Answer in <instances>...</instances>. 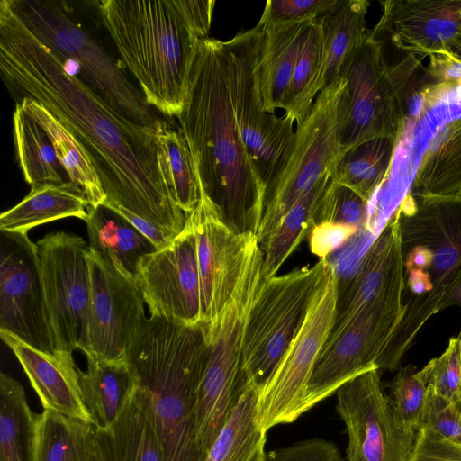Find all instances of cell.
<instances>
[{"label":"cell","instance_id":"obj_1","mask_svg":"<svg viewBox=\"0 0 461 461\" xmlns=\"http://www.w3.org/2000/svg\"><path fill=\"white\" fill-rule=\"evenodd\" d=\"M0 71L17 101L32 98L84 145L107 203L120 205L177 236L186 216L176 203L158 164L157 130L113 110L41 42L8 0L0 1Z\"/></svg>","mask_w":461,"mask_h":461},{"label":"cell","instance_id":"obj_2","mask_svg":"<svg viewBox=\"0 0 461 461\" xmlns=\"http://www.w3.org/2000/svg\"><path fill=\"white\" fill-rule=\"evenodd\" d=\"M191 150L201 196L235 234H255L265 188L247 152L234 109L228 41L199 43L187 97L176 117Z\"/></svg>","mask_w":461,"mask_h":461},{"label":"cell","instance_id":"obj_3","mask_svg":"<svg viewBox=\"0 0 461 461\" xmlns=\"http://www.w3.org/2000/svg\"><path fill=\"white\" fill-rule=\"evenodd\" d=\"M95 4L123 64L149 105L167 116L183 111L200 41L214 0H101Z\"/></svg>","mask_w":461,"mask_h":461},{"label":"cell","instance_id":"obj_4","mask_svg":"<svg viewBox=\"0 0 461 461\" xmlns=\"http://www.w3.org/2000/svg\"><path fill=\"white\" fill-rule=\"evenodd\" d=\"M208 345L202 324L146 318L126 356L134 398L153 428L165 461H203L195 407Z\"/></svg>","mask_w":461,"mask_h":461},{"label":"cell","instance_id":"obj_5","mask_svg":"<svg viewBox=\"0 0 461 461\" xmlns=\"http://www.w3.org/2000/svg\"><path fill=\"white\" fill-rule=\"evenodd\" d=\"M401 238L420 242L432 254L422 274H404L403 317L378 366L394 369L425 322L441 311L446 291L461 268V199L408 194L396 209Z\"/></svg>","mask_w":461,"mask_h":461},{"label":"cell","instance_id":"obj_6","mask_svg":"<svg viewBox=\"0 0 461 461\" xmlns=\"http://www.w3.org/2000/svg\"><path fill=\"white\" fill-rule=\"evenodd\" d=\"M420 68L421 59L414 55L389 65L383 43L368 32L346 58L339 75L346 81L339 123L343 154L374 138L399 141L405 127L406 98Z\"/></svg>","mask_w":461,"mask_h":461},{"label":"cell","instance_id":"obj_7","mask_svg":"<svg viewBox=\"0 0 461 461\" xmlns=\"http://www.w3.org/2000/svg\"><path fill=\"white\" fill-rule=\"evenodd\" d=\"M23 23L64 62L73 61L79 78L113 110L136 124L158 130L163 121L122 67L59 3L8 0Z\"/></svg>","mask_w":461,"mask_h":461},{"label":"cell","instance_id":"obj_8","mask_svg":"<svg viewBox=\"0 0 461 461\" xmlns=\"http://www.w3.org/2000/svg\"><path fill=\"white\" fill-rule=\"evenodd\" d=\"M330 264L321 258L312 267L262 281L244 331L241 385L259 390L271 375L300 330Z\"/></svg>","mask_w":461,"mask_h":461},{"label":"cell","instance_id":"obj_9","mask_svg":"<svg viewBox=\"0 0 461 461\" xmlns=\"http://www.w3.org/2000/svg\"><path fill=\"white\" fill-rule=\"evenodd\" d=\"M346 81L339 77L316 96L295 130L291 158L277 180L267 190L257 232L259 244L292 206L321 179L331 176L343 155L339 140V108Z\"/></svg>","mask_w":461,"mask_h":461},{"label":"cell","instance_id":"obj_10","mask_svg":"<svg viewBox=\"0 0 461 461\" xmlns=\"http://www.w3.org/2000/svg\"><path fill=\"white\" fill-rule=\"evenodd\" d=\"M339 277L331 263L313 294L304 321L275 370L258 390L260 428L294 422L308 411L307 386L314 366L334 325Z\"/></svg>","mask_w":461,"mask_h":461},{"label":"cell","instance_id":"obj_11","mask_svg":"<svg viewBox=\"0 0 461 461\" xmlns=\"http://www.w3.org/2000/svg\"><path fill=\"white\" fill-rule=\"evenodd\" d=\"M262 29L240 32L228 41L236 119L251 164L267 190L287 166L295 145L294 122L262 110L256 64Z\"/></svg>","mask_w":461,"mask_h":461},{"label":"cell","instance_id":"obj_12","mask_svg":"<svg viewBox=\"0 0 461 461\" xmlns=\"http://www.w3.org/2000/svg\"><path fill=\"white\" fill-rule=\"evenodd\" d=\"M403 292L404 280L330 332L307 386L308 411L351 379L378 368L377 363L403 317Z\"/></svg>","mask_w":461,"mask_h":461},{"label":"cell","instance_id":"obj_13","mask_svg":"<svg viewBox=\"0 0 461 461\" xmlns=\"http://www.w3.org/2000/svg\"><path fill=\"white\" fill-rule=\"evenodd\" d=\"M46 314L55 351H84L90 305L85 240L56 231L36 243Z\"/></svg>","mask_w":461,"mask_h":461},{"label":"cell","instance_id":"obj_14","mask_svg":"<svg viewBox=\"0 0 461 461\" xmlns=\"http://www.w3.org/2000/svg\"><path fill=\"white\" fill-rule=\"evenodd\" d=\"M378 370L356 376L336 392V410L348 434L347 461L411 459L418 431L400 420Z\"/></svg>","mask_w":461,"mask_h":461},{"label":"cell","instance_id":"obj_15","mask_svg":"<svg viewBox=\"0 0 461 461\" xmlns=\"http://www.w3.org/2000/svg\"><path fill=\"white\" fill-rule=\"evenodd\" d=\"M90 276L86 357L125 361L146 317L144 298L137 283L116 270L89 245Z\"/></svg>","mask_w":461,"mask_h":461},{"label":"cell","instance_id":"obj_16","mask_svg":"<svg viewBox=\"0 0 461 461\" xmlns=\"http://www.w3.org/2000/svg\"><path fill=\"white\" fill-rule=\"evenodd\" d=\"M136 283L150 316L186 326L202 324L196 236L188 217L167 248L140 259Z\"/></svg>","mask_w":461,"mask_h":461},{"label":"cell","instance_id":"obj_17","mask_svg":"<svg viewBox=\"0 0 461 461\" xmlns=\"http://www.w3.org/2000/svg\"><path fill=\"white\" fill-rule=\"evenodd\" d=\"M0 331L54 352L36 243L28 234L1 231Z\"/></svg>","mask_w":461,"mask_h":461},{"label":"cell","instance_id":"obj_18","mask_svg":"<svg viewBox=\"0 0 461 461\" xmlns=\"http://www.w3.org/2000/svg\"><path fill=\"white\" fill-rule=\"evenodd\" d=\"M196 236L201 283L202 325L210 326L232 294L255 234L237 235L204 197L187 216ZM186 217V218H187Z\"/></svg>","mask_w":461,"mask_h":461},{"label":"cell","instance_id":"obj_19","mask_svg":"<svg viewBox=\"0 0 461 461\" xmlns=\"http://www.w3.org/2000/svg\"><path fill=\"white\" fill-rule=\"evenodd\" d=\"M381 5V18L369 33L406 55L447 51L461 31V0H389Z\"/></svg>","mask_w":461,"mask_h":461},{"label":"cell","instance_id":"obj_20","mask_svg":"<svg viewBox=\"0 0 461 461\" xmlns=\"http://www.w3.org/2000/svg\"><path fill=\"white\" fill-rule=\"evenodd\" d=\"M404 280L399 215L395 212L365 253L357 272L339 287L335 331Z\"/></svg>","mask_w":461,"mask_h":461},{"label":"cell","instance_id":"obj_21","mask_svg":"<svg viewBox=\"0 0 461 461\" xmlns=\"http://www.w3.org/2000/svg\"><path fill=\"white\" fill-rule=\"evenodd\" d=\"M0 336L18 359L44 410L93 425L71 351L45 352L9 333L0 331Z\"/></svg>","mask_w":461,"mask_h":461},{"label":"cell","instance_id":"obj_22","mask_svg":"<svg viewBox=\"0 0 461 461\" xmlns=\"http://www.w3.org/2000/svg\"><path fill=\"white\" fill-rule=\"evenodd\" d=\"M313 21L258 25L262 40L256 75L263 111L284 109L303 34Z\"/></svg>","mask_w":461,"mask_h":461},{"label":"cell","instance_id":"obj_23","mask_svg":"<svg viewBox=\"0 0 461 461\" xmlns=\"http://www.w3.org/2000/svg\"><path fill=\"white\" fill-rule=\"evenodd\" d=\"M89 247L124 276L136 282L140 259L157 249L122 216L105 204L88 206Z\"/></svg>","mask_w":461,"mask_h":461},{"label":"cell","instance_id":"obj_24","mask_svg":"<svg viewBox=\"0 0 461 461\" xmlns=\"http://www.w3.org/2000/svg\"><path fill=\"white\" fill-rule=\"evenodd\" d=\"M30 193L0 216V230L27 234L41 224L67 217L83 221L88 203L83 192L71 182L31 185Z\"/></svg>","mask_w":461,"mask_h":461},{"label":"cell","instance_id":"obj_25","mask_svg":"<svg viewBox=\"0 0 461 461\" xmlns=\"http://www.w3.org/2000/svg\"><path fill=\"white\" fill-rule=\"evenodd\" d=\"M87 357V371L79 372L83 399L96 429L116 421L135 391L127 361H104Z\"/></svg>","mask_w":461,"mask_h":461},{"label":"cell","instance_id":"obj_26","mask_svg":"<svg viewBox=\"0 0 461 461\" xmlns=\"http://www.w3.org/2000/svg\"><path fill=\"white\" fill-rule=\"evenodd\" d=\"M412 186L417 196L455 197L461 188V117L437 129L429 141Z\"/></svg>","mask_w":461,"mask_h":461},{"label":"cell","instance_id":"obj_27","mask_svg":"<svg viewBox=\"0 0 461 461\" xmlns=\"http://www.w3.org/2000/svg\"><path fill=\"white\" fill-rule=\"evenodd\" d=\"M369 5L367 0H340L335 8L318 18L323 31V58L313 88L315 96L339 78L346 58L367 37Z\"/></svg>","mask_w":461,"mask_h":461},{"label":"cell","instance_id":"obj_28","mask_svg":"<svg viewBox=\"0 0 461 461\" xmlns=\"http://www.w3.org/2000/svg\"><path fill=\"white\" fill-rule=\"evenodd\" d=\"M47 132L56 155L70 182L84 194L88 204H104L106 194L93 161L84 145L48 109L37 101L23 97L17 102Z\"/></svg>","mask_w":461,"mask_h":461},{"label":"cell","instance_id":"obj_29","mask_svg":"<svg viewBox=\"0 0 461 461\" xmlns=\"http://www.w3.org/2000/svg\"><path fill=\"white\" fill-rule=\"evenodd\" d=\"M94 440L101 461H165L158 438L133 395L110 427H94Z\"/></svg>","mask_w":461,"mask_h":461},{"label":"cell","instance_id":"obj_30","mask_svg":"<svg viewBox=\"0 0 461 461\" xmlns=\"http://www.w3.org/2000/svg\"><path fill=\"white\" fill-rule=\"evenodd\" d=\"M258 389L242 384L237 404L204 461H264L266 431L257 417Z\"/></svg>","mask_w":461,"mask_h":461},{"label":"cell","instance_id":"obj_31","mask_svg":"<svg viewBox=\"0 0 461 461\" xmlns=\"http://www.w3.org/2000/svg\"><path fill=\"white\" fill-rule=\"evenodd\" d=\"M330 178L324 177L301 197L258 244L262 252L264 280L276 276L284 262L311 234L316 225L318 212Z\"/></svg>","mask_w":461,"mask_h":461},{"label":"cell","instance_id":"obj_32","mask_svg":"<svg viewBox=\"0 0 461 461\" xmlns=\"http://www.w3.org/2000/svg\"><path fill=\"white\" fill-rule=\"evenodd\" d=\"M94 426L44 410L34 414L32 461H86Z\"/></svg>","mask_w":461,"mask_h":461},{"label":"cell","instance_id":"obj_33","mask_svg":"<svg viewBox=\"0 0 461 461\" xmlns=\"http://www.w3.org/2000/svg\"><path fill=\"white\" fill-rule=\"evenodd\" d=\"M398 142L387 137L374 138L348 149L330 180L351 188L370 203L390 174Z\"/></svg>","mask_w":461,"mask_h":461},{"label":"cell","instance_id":"obj_34","mask_svg":"<svg viewBox=\"0 0 461 461\" xmlns=\"http://www.w3.org/2000/svg\"><path fill=\"white\" fill-rule=\"evenodd\" d=\"M17 158L31 185L70 182L44 129L16 103L13 114Z\"/></svg>","mask_w":461,"mask_h":461},{"label":"cell","instance_id":"obj_35","mask_svg":"<svg viewBox=\"0 0 461 461\" xmlns=\"http://www.w3.org/2000/svg\"><path fill=\"white\" fill-rule=\"evenodd\" d=\"M158 164L176 203L187 217L200 202L193 156L182 131L162 121L157 130Z\"/></svg>","mask_w":461,"mask_h":461},{"label":"cell","instance_id":"obj_36","mask_svg":"<svg viewBox=\"0 0 461 461\" xmlns=\"http://www.w3.org/2000/svg\"><path fill=\"white\" fill-rule=\"evenodd\" d=\"M34 414L22 384L0 375V461H32Z\"/></svg>","mask_w":461,"mask_h":461},{"label":"cell","instance_id":"obj_37","mask_svg":"<svg viewBox=\"0 0 461 461\" xmlns=\"http://www.w3.org/2000/svg\"><path fill=\"white\" fill-rule=\"evenodd\" d=\"M322 58L323 31L317 18L303 34L284 107L285 117L293 122L300 124L313 104V88L321 68Z\"/></svg>","mask_w":461,"mask_h":461},{"label":"cell","instance_id":"obj_38","mask_svg":"<svg viewBox=\"0 0 461 461\" xmlns=\"http://www.w3.org/2000/svg\"><path fill=\"white\" fill-rule=\"evenodd\" d=\"M369 203L351 188L330 181L322 198L317 224H331L351 228L357 232L369 221Z\"/></svg>","mask_w":461,"mask_h":461},{"label":"cell","instance_id":"obj_39","mask_svg":"<svg viewBox=\"0 0 461 461\" xmlns=\"http://www.w3.org/2000/svg\"><path fill=\"white\" fill-rule=\"evenodd\" d=\"M390 388V399L400 420L407 428L417 431L428 393V385L420 372L411 366L402 367Z\"/></svg>","mask_w":461,"mask_h":461},{"label":"cell","instance_id":"obj_40","mask_svg":"<svg viewBox=\"0 0 461 461\" xmlns=\"http://www.w3.org/2000/svg\"><path fill=\"white\" fill-rule=\"evenodd\" d=\"M420 372L428 387L455 402L461 391V338H450L446 350Z\"/></svg>","mask_w":461,"mask_h":461},{"label":"cell","instance_id":"obj_41","mask_svg":"<svg viewBox=\"0 0 461 461\" xmlns=\"http://www.w3.org/2000/svg\"><path fill=\"white\" fill-rule=\"evenodd\" d=\"M417 431L461 445V414L455 403L428 387Z\"/></svg>","mask_w":461,"mask_h":461},{"label":"cell","instance_id":"obj_42","mask_svg":"<svg viewBox=\"0 0 461 461\" xmlns=\"http://www.w3.org/2000/svg\"><path fill=\"white\" fill-rule=\"evenodd\" d=\"M340 0H269L258 25L315 20L335 8Z\"/></svg>","mask_w":461,"mask_h":461},{"label":"cell","instance_id":"obj_43","mask_svg":"<svg viewBox=\"0 0 461 461\" xmlns=\"http://www.w3.org/2000/svg\"><path fill=\"white\" fill-rule=\"evenodd\" d=\"M264 461H344L331 441L314 438L266 452Z\"/></svg>","mask_w":461,"mask_h":461},{"label":"cell","instance_id":"obj_44","mask_svg":"<svg viewBox=\"0 0 461 461\" xmlns=\"http://www.w3.org/2000/svg\"><path fill=\"white\" fill-rule=\"evenodd\" d=\"M410 461H461V445L418 431Z\"/></svg>","mask_w":461,"mask_h":461},{"label":"cell","instance_id":"obj_45","mask_svg":"<svg viewBox=\"0 0 461 461\" xmlns=\"http://www.w3.org/2000/svg\"><path fill=\"white\" fill-rule=\"evenodd\" d=\"M357 231L348 227L331 224H317L310 236V247L312 253L321 258L340 246Z\"/></svg>","mask_w":461,"mask_h":461},{"label":"cell","instance_id":"obj_46","mask_svg":"<svg viewBox=\"0 0 461 461\" xmlns=\"http://www.w3.org/2000/svg\"><path fill=\"white\" fill-rule=\"evenodd\" d=\"M104 204L115 211L130 222L140 233L147 238L157 250L167 248L176 237L160 227L131 212L125 208L105 202Z\"/></svg>","mask_w":461,"mask_h":461},{"label":"cell","instance_id":"obj_47","mask_svg":"<svg viewBox=\"0 0 461 461\" xmlns=\"http://www.w3.org/2000/svg\"><path fill=\"white\" fill-rule=\"evenodd\" d=\"M428 75L446 89L461 85V63L446 51L433 54Z\"/></svg>","mask_w":461,"mask_h":461},{"label":"cell","instance_id":"obj_48","mask_svg":"<svg viewBox=\"0 0 461 461\" xmlns=\"http://www.w3.org/2000/svg\"><path fill=\"white\" fill-rule=\"evenodd\" d=\"M449 306H458L461 308V268L456 274L446 291L441 303V311ZM458 337L461 338V331Z\"/></svg>","mask_w":461,"mask_h":461},{"label":"cell","instance_id":"obj_49","mask_svg":"<svg viewBox=\"0 0 461 461\" xmlns=\"http://www.w3.org/2000/svg\"><path fill=\"white\" fill-rule=\"evenodd\" d=\"M446 52L461 63V31L451 41Z\"/></svg>","mask_w":461,"mask_h":461},{"label":"cell","instance_id":"obj_50","mask_svg":"<svg viewBox=\"0 0 461 461\" xmlns=\"http://www.w3.org/2000/svg\"><path fill=\"white\" fill-rule=\"evenodd\" d=\"M86 461H101L98 452L96 450L95 445V440L93 443L91 452H90L89 456Z\"/></svg>","mask_w":461,"mask_h":461},{"label":"cell","instance_id":"obj_51","mask_svg":"<svg viewBox=\"0 0 461 461\" xmlns=\"http://www.w3.org/2000/svg\"><path fill=\"white\" fill-rule=\"evenodd\" d=\"M454 403L461 414V391H460L457 400Z\"/></svg>","mask_w":461,"mask_h":461},{"label":"cell","instance_id":"obj_52","mask_svg":"<svg viewBox=\"0 0 461 461\" xmlns=\"http://www.w3.org/2000/svg\"><path fill=\"white\" fill-rule=\"evenodd\" d=\"M455 197L458 198V199H461V188H460L459 192L457 193V194Z\"/></svg>","mask_w":461,"mask_h":461}]
</instances>
